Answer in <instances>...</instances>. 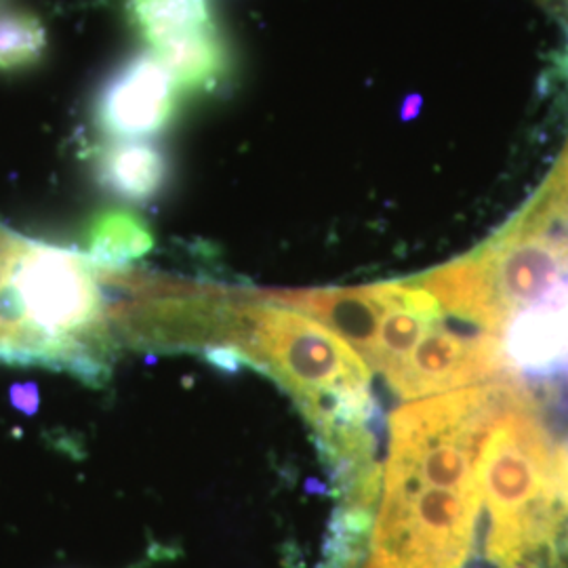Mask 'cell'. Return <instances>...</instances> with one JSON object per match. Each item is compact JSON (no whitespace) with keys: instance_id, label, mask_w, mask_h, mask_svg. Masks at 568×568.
I'll list each match as a JSON object with an SVG mask.
<instances>
[{"instance_id":"obj_3","label":"cell","mask_w":568,"mask_h":568,"mask_svg":"<svg viewBox=\"0 0 568 568\" xmlns=\"http://www.w3.org/2000/svg\"><path fill=\"white\" fill-rule=\"evenodd\" d=\"M265 297L318 321L339 339H344L366 365L371 363L386 312V302L377 284L361 288L270 291Z\"/></svg>"},{"instance_id":"obj_5","label":"cell","mask_w":568,"mask_h":568,"mask_svg":"<svg viewBox=\"0 0 568 568\" xmlns=\"http://www.w3.org/2000/svg\"><path fill=\"white\" fill-rule=\"evenodd\" d=\"M152 53L171 72L185 98L215 95L234 74L232 49L217 23L163 42Z\"/></svg>"},{"instance_id":"obj_12","label":"cell","mask_w":568,"mask_h":568,"mask_svg":"<svg viewBox=\"0 0 568 568\" xmlns=\"http://www.w3.org/2000/svg\"><path fill=\"white\" fill-rule=\"evenodd\" d=\"M541 2L548 7L551 13H556L558 18H562L568 23V0H541Z\"/></svg>"},{"instance_id":"obj_11","label":"cell","mask_w":568,"mask_h":568,"mask_svg":"<svg viewBox=\"0 0 568 568\" xmlns=\"http://www.w3.org/2000/svg\"><path fill=\"white\" fill-rule=\"evenodd\" d=\"M11 403L18 406L23 413L32 415L39 408V389L34 384H23V386L11 387Z\"/></svg>"},{"instance_id":"obj_7","label":"cell","mask_w":568,"mask_h":568,"mask_svg":"<svg viewBox=\"0 0 568 568\" xmlns=\"http://www.w3.org/2000/svg\"><path fill=\"white\" fill-rule=\"evenodd\" d=\"M124 18L150 49L217 23L209 0H124Z\"/></svg>"},{"instance_id":"obj_13","label":"cell","mask_w":568,"mask_h":568,"mask_svg":"<svg viewBox=\"0 0 568 568\" xmlns=\"http://www.w3.org/2000/svg\"><path fill=\"white\" fill-rule=\"evenodd\" d=\"M2 2H4V0H0V7H2Z\"/></svg>"},{"instance_id":"obj_4","label":"cell","mask_w":568,"mask_h":568,"mask_svg":"<svg viewBox=\"0 0 568 568\" xmlns=\"http://www.w3.org/2000/svg\"><path fill=\"white\" fill-rule=\"evenodd\" d=\"M93 175L108 194L121 201L150 203L171 180V159L159 143L110 140L93 152Z\"/></svg>"},{"instance_id":"obj_1","label":"cell","mask_w":568,"mask_h":568,"mask_svg":"<svg viewBox=\"0 0 568 568\" xmlns=\"http://www.w3.org/2000/svg\"><path fill=\"white\" fill-rule=\"evenodd\" d=\"M241 356L291 392L300 410L331 396L371 392V368L344 339L302 312L270 302L264 291H257L255 326Z\"/></svg>"},{"instance_id":"obj_10","label":"cell","mask_w":568,"mask_h":568,"mask_svg":"<svg viewBox=\"0 0 568 568\" xmlns=\"http://www.w3.org/2000/svg\"><path fill=\"white\" fill-rule=\"evenodd\" d=\"M541 190H546V192L562 199V201H568V143L562 156L558 159V163L554 166V171L549 173L548 180L541 185Z\"/></svg>"},{"instance_id":"obj_6","label":"cell","mask_w":568,"mask_h":568,"mask_svg":"<svg viewBox=\"0 0 568 568\" xmlns=\"http://www.w3.org/2000/svg\"><path fill=\"white\" fill-rule=\"evenodd\" d=\"M154 248V234L138 213L105 209L84 230V257L102 270H126Z\"/></svg>"},{"instance_id":"obj_8","label":"cell","mask_w":568,"mask_h":568,"mask_svg":"<svg viewBox=\"0 0 568 568\" xmlns=\"http://www.w3.org/2000/svg\"><path fill=\"white\" fill-rule=\"evenodd\" d=\"M47 49L49 34L37 13L0 7V74H21L37 68Z\"/></svg>"},{"instance_id":"obj_9","label":"cell","mask_w":568,"mask_h":568,"mask_svg":"<svg viewBox=\"0 0 568 568\" xmlns=\"http://www.w3.org/2000/svg\"><path fill=\"white\" fill-rule=\"evenodd\" d=\"M203 356L224 373H239L244 365L243 356L232 347H209L204 349Z\"/></svg>"},{"instance_id":"obj_2","label":"cell","mask_w":568,"mask_h":568,"mask_svg":"<svg viewBox=\"0 0 568 568\" xmlns=\"http://www.w3.org/2000/svg\"><path fill=\"white\" fill-rule=\"evenodd\" d=\"M180 91L152 51L119 63L93 98V122L110 140H148L164 133L178 116Z\"/></svg>"}]
</instances>
